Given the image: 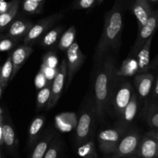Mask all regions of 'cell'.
Masks as SVG:
<instances>
[{
  "label": "cell",
  "mask_w": 158,
  "mask_h": 158,
  "mask_svg": "<svg viewBox=\"0 0 158 158\" xmlns=\"http://www.w3.org/2000/svg\"><path fill=\"white\" fill-rule=\"evenodd\" d=\"M117 61L110 53L107 54L99 66L98 73L94 83V104L95 117L99 120H103L109 106L114 80L117 77Z\"/></svg>",
  "instance_id": "1"
},
{
  "label": "cell",
  "mask_w": 158,
  "mask_h": 158,
  "mask_svg": "<svg viewBox=\"0 0 158 158\" xmlns=\"http://www.w3.org/2000/svg\"><path fill=\"white\" fill-rule=\"evenodd\" d=\"M123 13L120 6L115 4L105 17L103 31L96 47L94 62L99 67L111 51H117L121 46L123 32Z\"/></svg>",
  "instance_id": "2"
},
{
  "label": "cell",
  "mask_w": 158,
  "mask_h": 158,
  "mask_svg": "<svg viewBox=\"0 0 158 158\" xmlns=\"http://www.w3.org/2000/svg\"><path fill=\"white\" fill-rule=\"evenodd\" d=\"M125 129L117 125L114 128L103 130L97 135L100 151L104 154H114L119 142L124 135Z\"/></svg>",
  "instance_id": "3"
},
{
  "label": "cell",
  "mask_w": 158,
  "mask_h": 158,
  "mask_svg": "<svg viewBox=\"0 0 158 158\" xmlns=\"http://www.w3.org/2000/svg\"><path fill=\"white\" fill-rule=\"evenodd\" d=\"M63 16H64V14L63 12H56L47 17H45L44 19L37 22L32 26L27 35L23 39L24 45L30 46V44L35 43L42 35H44V33H46V31L49 30L56 23L61 19Z\"/></svg>",
  "instance_id": "4"
},
{
  "label": "cell",
  "mask_w": 158,
  "mask_h": 158,
  "mask_svg": "<svg viewBox=\"0 0 158 158\" xmlns=\"http://www.w3.org/2000/svg\"><path fill=\"white\" fill-rule=\"evenodd\" d=\"M158 29V10L151 12L146 24L138 30L137 40L131 49L129 56L135 57L147 40L154 35L156 30Z\"/></svg>",
  "instance_id": "5"
},
{
  "label": "cell",
  "mask_w": 158,
  "mask_h": 158,
  "mask_svg": "<svg viewBox=\"0 0 158 158\" xmlns=\"http://www.w3.org/2000/svg\"><path fill=\"white\" fill-rule=\"evenodd\" d=\"M66 77H67L66 61V59H63L57 69L56 73L53 78V81L52 82L50 97H49V102L46 104V110H50L57 103L59 99L61 97L65 83H66Z\"/></svg>",
  "instance_id": "6"
},
{
  "label": "cell",
  "mask_w": 158,
  "mask_h": 158,
  "mask_svg": "<svg viewBox=\"0 0 158 158\" xmlns=\"http://www.w3.org/2000/svg\"><path fill=\"white\" fill-rule=\"evenodd\" d=\"M95 118L94 108L83 111L76 130L75 143L77 147L86 143L90 139L89 137L92 133Z\"/></svg>",
  "instance_id": "7"
},
{
  "label": "cell",
  "mask_w": 158,
  "mask_h": 158,
  "mask_svg": "<svg viewBox=\"0 0 158 158\" xmlns=\"http://www.w3.org/2000/svg\"><path fill=\"white\" fill-rule=\"evenodd\" d=\"M134 93V88L129 82L120 83L115 89H113L110 100L114 111L118 117H120L123 114Z\"/></svg>",
  "instance_id": "8"
},
{
  "label": "cell",
  "mask_w": 158,
  "mask_h": 158,
  "mask_svg": "<svg viewBox=\"0 0 158 158\" xmlns=\"http://www.w3.org/2000/svg\"><path fill=\"white\" fill-rule=\"evenodd\" d=\"M66 68H67V77H66V86L70 85L74 76L79 71L82 65L86 60V56L83 53L80 45L74 42L73 44L66 51Z\"/></svg>",
  "instance_id": "9"
},
{
  "label": "cell",
  "mask_w": 158,
  "mask_h": 158,
  "mask_svg": "<svg viewBox=\"0 0 158 158\" xmlns=\"http://www.w3.org/2000/svg\"><path fill=\"white\" fill-rule=\"evenodd\" d=\"M140 141V134L136 131H131L123 136L114 154L120 157L136 155Z\"/></svg>",
  "instance_id": "10"
},
{
  "label": "cell",
  "mask_w": 158,
  "mask_h": 158,
  "mask_svg": "<svg viewBox=\"0 0 158 158\" xmlns=\"http://www.w3.org/2000/svg\"><path fill=\"white\" fill-rule=\"evenodd\" d=\"M3 144L9 154L15 158H19V139L13 126L9 122L2 123Z\"/></svg>",
  "instance_id": "11"
},
{
  "label": "cell",
  "mask_w": 158,
  "mask_h": 158,
  "mask_svg": "<svg viewBox=\"0 0 158 158\" xmlns=\"http://www.w3.org/2000/svg\"><path fill=\"white\" fill-rule=\"evenodd\" d=\"M56 134V133L52 128L49 127V129L46 130L41 134L36 143L30 150V154L28 158H43Z\"/></svg>",
  "instance_id": "12"
},
{
  "label": "cell",
  "mask_w": 158,
  "mask_h": 158,
  "mask_svg": "<svg viewBox=\"0 0 158 158\" xmlns=\"http://www.w3.org/2000/svg\"><path fill=\"white\" fill-rule=\"evenodd\" d=\"M32 52H33V49L29 45H23L19 46L12 52L11 57H12V74L10 80H12L18 73L19 69L25 64L26 60Z\"/></svg>",
  "instance_id": "13"
},
{
  "label": "cell",
  "mask_w": 158,
  "mask_h": 158,
  "mask_svg": "<svg viewBox=\"0 0 158 158\" xmlns=\"http://www.w3.org/2000/svg\"><path fill=\"white\" fill-rule=\"evenodd\" d=\"M135 156L140 158H158V141L145 135L140 140Z\"/></svg>",
  "instance_id": "14"
},
{
  "label": "cell",
  "mask_w": 158,
  "mask_h": 158,
  "mask_svg": "<svg viewBox=\"0 0 158 158\" xmlns=\"http://www.w3.org/2000/svg\"><path fill=\"white\" fill-rule=\"evenodd\" d=\"M32 26L33 23L29 20L22 19L15 20L9 26L7 37L13 39L17 41L24 39Z\"/></svg>",
  "instance_id": "15"
},
{
  "label": "cell",
  "mask_w": 158,
  "mask_h": 158,
  "mask_svg": "<svg viewBox=\"0 0 158 158\" xmlns=\"http://www.w3.org/2000/svg\"><path fill=\"white\" fill-rule=\"evenodd\" d=\"M154 77L150 73H138L134 78V86L139 96L143 99L148 97L151 91Z\"/></svg>",
  "instance_id": "16"
},
{
  "label": "cell",
  "mask_w": 158,
  "mask_h": 158,
  "mask_svg": "<svg viewBox=\"0 0 158 158\" xmlns=\"http://www.w3.org/2000/svg\"><path fill=\"white\" fill-rule=\"evenodd\" d=\"M133 12L136 16L138 24V30H140L148 22L151 11V6L148 0H136L133 5Z\"/></svg>",
  "instance_id": "17"
},
{
  "label": "cell",
  "mask_w": 158,
  "mask_h": 158,
  "mask_svg": "<svg viewBox=\"0 0 158 158\" xmlns=\"http://www.w3.org/2000/svg\"><path fill=\"white\" fill-rule=\"evenodd\" d=\"M46 118L44 116H38L31 123L28 131L27 148L30 151L36 143L41 136V131L44 126Z\"/></svg>",
  "instance_id": "18"
},
{
  "label": "cell",
  "mask_w": 158,
  "mask_h": 158,
  "mask_svg": "<svg viewBox=\"0 0 158 158\" xmlns=\"http://www.w3.org/2000/svg\"><path fill=\"white\" fill-rule=\"evenodd\" d=\"M137 110H138L137 95V94L134 93L129 103L127 105L123 114L120 117V120L118 122V124L117 125H119L120 127H123V129H125L134 120L136 115H137Z\"/></svg>",
  "instance_id": "19"
},
{
  "label": "cell",
  "mask_w": 158,
  "mask_h": 158,
  "mask_svg": "<svg viewBox=\"0 0 158 158\" xmlns=\"http://www.w3.org/2000/svg\"><path fill=\"white\" fill-rule=\"evenodd\" d=\"M153 38H154V35L148 39L136 55L135 58L138 65V73H148V71L149 70L150 65H151L150 54H151V47Z\"/></svg>",
  "instance_id": "20"
},
{
  "label": "cell",
  "mask_w": 158,
  "mask_h": 158,
  "mask_svg": "<svg viewBox=\"0 0 158 158\" xmlns=\"http://www.w3.org/2000/svg\"><path fill=\"white\" fill-rule=\"evenodd\" d=\"M138 74V65L135 57L128 56L122 63L121 66L117 69L116 76L119 77H132Z\"/></svg>",
  "instance_id": "21"
},
{
  "label": "cell",
  "mask_w": 158,
  "mask_h": 158,
  "mask_svg": "<svg viewBox=\"0 0 158 158\" xmlns=\"http://www.w3.org/2000/svg\"><path fill=\"white\" fill-rule=\"evenodd\" d=\"M20 0H12L9 2V6L7 10L0 15V27L1 29L9 26L13 20L18 12Z\"/></svg>",
  "instance_id": "22"
},
{
  "label": "cell",
  "mask_w": 158,
  "mask_h": 158,
  "mask_svg": "<svg viewBox=\"0 0 158 158\" xmlns=\"http://www.w3.org/2000/svg\"><path fill=\"white\" fill-rule=\"evenodd\" d=\"M76 37V28L74 26H71L67 30L63 32L59 40L57 47L62 51L66 52L67 49L73 44Z\"/></svg>",
  "instance_id": "23"
},
{
  "label": "cell",
  "mask_w": 158,
  "mask_h": 158,
  "mask_svg": "<svg viewBox=\"0 0 158 158\" xmlns=\"http://www.w3.org/2000/svg\"><path fill=\"white\" fill-rule=\"evenodd\" d=\"M63 26H57L44 34L42 40H40L41 46L45 48H49L53 46L58 41V40H60V35L63 32Z\"/></svg>",
  "instance_id": "24"
},
{
  "label": "cell",
  "mask_w": 158,
  "mask_h": 158,
  "mask_svg": "<svg viewBox=\"0 0 158 158\" xmlns=\"http://www.w3.org/2000/svg\"><path fill=\"white\" fill-rule=\"evenodd\" d=\"M77 154L81 158H99L94 139H89L87 142L77 147Z\"/></svg>",
  "instance_id": "25"
},
{
  "label": "cell",
  "mask_w": 158,
  "mask_h": 158,
  "mask_svg": "<svg viewBox=\"0 0 158 158\" xmlns=\"http://www.w3.org/2000/svg\"><path fill=\"white\" fill-rule=\"evenodd\" d=\"M12 74V63L11 55L9 56L7 60L3 64L0 70V86L2 88H6L9 82L10 81Z\"/></svg>",
  "instance_id": "26"
},
{
  "label": "cell",
  "mask_w": 158,
  "mask_h": 158,
  "mask_svg": "<svg viewBox=\"0 0 158 158\" xmlns=\"http://www.w3.org/2000/svg\"><path fill=\"white\" fill-rule=\"evenodd\" d=\"M51 85H52V81L49 80L47 82L46 86H43L37 94V100H36V110H40L48 103L50 97L51 92Z\"/></svg>",
  "instance_id": "27"
},
{
  "label": "cell",
  "mask_w": 158,
  "mask_h": 158,
  "mask_svg": "<svg viewBox=\"0 0 158 158\" xmlns=\"http://www.w3.org/2000/svg\"><path fill=\"white\" fill-rule=\"evenodd\" d=\"M61 150V138L59 134H56L51 141L43 158H59Z\"/></svg>",
  "instance_id": "28"
},
{
  "label": "cell",
  "mask_w": 158,
  "mask_h": 158,
  "mask_svg": "<svg viewBox=\"0 0 158 158\" xmlns=\"http://www.w3.org/2000/svg\"><path fill=\"white\" fill-rule=\"evenodd\" d=\"M43 2L32 1V0H23V9L29 14H39L43 10Z\"/></svg>",
  "instance_id": "29"
},
{
  "label": "cell",
  "mask_w": 158,
  "mask_h": 158,
  "mask_svg": "<svg viewBox=\"0 0 158 158\" xmlns=\"http://www.w3.org/2000/svg\"><path fill=\"white\" fill-rule=\"evenodd\" d=\"M148 124L153 129H158V106L152 105L148 110L146 115Z\"/></svg>",
  "instance_id": "30"
},
{
  "label": "cell",
  "mask_w": 158,
  "mask_h": 158,
  "mask_svg": "<svg viewBox=\"0 0 158 158\" xmlns=\"http://www.w3.org/2000/svg\"><path fill=\"white\" fill-rule=\"evenodd\" d=\"M43 65L46 67L51 68V69H56L57 64H58V59H57L56 54L52 52H48L43 57Z\"/></svg>",
  "instance_id": "31"
},
{
  "label": "cell",
  "mask_w": 158,
  "mask_h": 158,
  "mask_svg": "<svg viewBox=\"0 0 158 158\" xmlns=\"http://www.w3.org/2000/svg\"><path fill=\"white\" fill-rule=\"evenodd\" d=\"M18 41L9 37H4L0 39V52H6L11 50L16 45Z\"/></svg>",
  "instance_id": "32"
},
{
  "label": "cell",
  "mask_w": 158,
  "mask_h": 158,
  "mask_svg": "<svg viewBox=\"0 0 158 158\" xmlns=\"http://www.w3.org/2000/svg\"><path fill=\"white\" fill-rule=\"evenodd\" d=\"M96 0H76L73 5V9H86L92 7Z\"/></svg>",
  "instance_id": "33"
},
{
  "label": "cell",
  "mask_w": 158,
  "mask_h": 158,
  "mask_svg": "<svg viewBox=\"0 0 158 158\" xmlns=\"http://www.w3.org/2000/svg\"><path fill=\"white\" fill-rule=\"evenodd\" d=\"M47 83V80L45 77V76L43 75V73L40 71L39 73V74L37 75V77H35V84L37 87H43V86H46V84Z\"/></svg>",
  "instance_id": "34"
},
{
  "label": "cell",
  "mask_w": 158,
  "mask_h": 158,
  "mask_svg": "<svg viewBox=\"0 0 158 158\" xmlns=\"http://www.w3.org/2000/svg\"><path fill=\"white\" fill-rule=\"evenodd\" d=\"M146 136H148L150 137L155 139L156 140L158 141V129H153L152 131H149L146 134Z\"/></svg>",
  "instance_id": "35"
},
{
  "label": "cell",
  "mask_w": 158,
  "mask_h": 158,
  "mask_svg": "<svg viewBox=\"0 0 158 158\" xmlns=\"http://www.w3.org/2000/svg\"><path fill=\"white\" fill-rule=\"evenodd\" d=\"M9 6V3L6 2L4 1H1L0 2V15L2 14L3 12H6V10L8 9Z\"/></svg>",
  "instance_id": "36"
},
{
  "label": "cell",
  "mask_w": 158,
  "mask_h": 158,
  "mask_svg": "<svg viewBox=\"0 0 158 158\" xmlns=\"http://www.w3.org/2000/svg\"><path fill=\"white\" fill-rule=\"evenodd\" d=\"M2 123H3V118H0V147L3 145L2 140Z\"/></svg>",
  "instance_id": "37"
},
{
  "label": "cell",
  "mask_w": 158,
  "mask_h": 158,
  "mask_svg": "<svg viewBox=\"0 0 158 158\" xmlns=\"http://www.w3.org/2000/svg\"><path fill=\"white\" fill-rule=\"evenodd\" d=\"M156 67H158V56L155 59H154V61L152 62V63L150 65L149 69H153V68H156Z\"/></svg>",
  "instance_id": "38"
},
{
  "label": "cell",
  "mask_w": 158,
  "mask_h": 158,
  "mask_svg": "<svg viewBox=\"0 0 158 158\" xmlns=\"http://www.w3.org/2000/svg\"><path fill=\"white\" fill-rule=\"evenodd\" d=\"M154 97H158V78H157V82H156L155 86H154Z\"/></svg>",
  "instance_id": "39"
},
{
  "label": "cell",
  "mask_w": 158,
  "mask_h": 158,
  "mask_svg": "<svg viewBox=\"0 0 158 158\" xmlns=\"http://www.w3.org/2000/svg\"><path fill=\"white\" fill-rule=\"evenodd\" d=\"M103 1H104V0H96V2H97V4H98V5H100V4H101V3L103 2Z\"/></svg>",
  "instance_id": "40"
},
{
  "label": "cell",
  "mask_w": 158,
  "mask_h": 158,
  "mask_svg": "<svg viewBox=\"0 0 158 158\" xmlns=\"http://www.w3.org/2000/svg\"><path fill=\"white\" fill-rule=\"evenodd\" d=\"M109 158H124V157H117V156L114 155V154H112L111 157H110Z\"/></svg>",
  "instance_id": "41"
},
{
  "label": "cell",
  "mask_w": 158,
  "mask_h": 158,
  "mask_svg": "<svg viewBox=\"0 0 158 158\" xmlns=\"http://www.w3.org/2000/svg\"><path fill=\"white\" fill-rule=\"evenodd\" d=\"M124 158H140V157H137V156L134 155V156H130V157H124Z\"/></svg>",
  "instance_id": "42"
},
{
  "label": "cell",
  "mask_w": 158,
  "mask_h": 158,
  "mask_svg": "<svg viewBox=\"0 0 158 158\" xmlns=\"http://www.w3.org/2000/svg\"><path fill=\"white\" fill-rule=\"evenodd\" d=\"M4 89V88L2 87L1 86H0V98H1V96H2V90Z\"/></svg>",
  "instance_id": "43"
},
{
  "label": "cell",
  "mask_w": 158,
  "mask_h": 158,
  "mask_svg": "<svg viewBox=\"0 0 158 158\" xmlns=\"http://www.w3.org/2000/svg\"><path fill=\"white\" fill-rule=\"evenodd\" d=\"M32 1L38 2H43V1H44V0H32Z\"/></svg>",
  "instance_id": "44"
},
{
  "label": "cell",
  "mask_w": 158,
  "mask_h": 158,
  "mask_svg": "<svg viewBox=\"0 0 158 158\" xmlns=\"http://www.w3.org/2000/svg\"><path fill=\"white\" fill-rule=\"evenodd\" d=\"M0 158H3L2 154V153H1V151H0Z\"/></svg>",
  "instance_id": "45"
},
{
  "label": "cell",
  "mask_w": 158,
  "mask_h": 158,
  "mask_svg": "<svg viewBox=\"0 0 158 158\" xmlns=\"http://www.w3.org/2000/svg\"><path fill=\"white\" fill-rule=\"evenodd\" d=\"M150 1H151V2H157V1H158V0H150Z\"/></svg>",
  "instance_id": "46"
},
{
  "label": "cell",
  "mask_w": 158,
  "mask_h": 158,
  "mask_svg": "<svg viewBox=\"0 0 158 158\" xmlns=\"http://www.w3.org/2000/svg\"><path fill=\"white\" fill-rule=\"evenodd\" d=\"M1 117H2V115H1V110H0V118H1Z\"/></svg>",
  "instance_id": "47"
},
{
  "label": "cell",
  "mask_w": 158,
  "mask_h": 158,
  "mask_svg": "<svg viewBox=\"0 0 158 158\" xmlns=\"http://www.w3.org/2000/svg\"><path fill=\"white\" fill-rule=\"evenodd\" d=\"M0 30H1V27H0Z\"/></svg>",
  "instance_id": "48"
}]
</instances>
